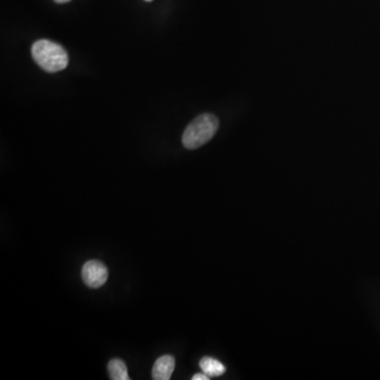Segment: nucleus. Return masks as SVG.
I'll list each match as a JSON object with an SVG mask.
<instances>
[{
	"label": "nucleus",
	"mask_w": 380,
	"mask_h": 380,
	"mask_svg": "<svg viewBox=\"0 0 380 380\" xmlns=\"http://www.w3.org/2000/svg\"><path fill=\"white\" fill-rule=\"evenodd\" d=\"M32 57L41 69L50 73L66 69L69 63L66 50L48 39H41L33 43Z\"/></svg>",
	"instance_id": "nucleus-1"
},
{
	"label": "nucleus",
	"mask_w": 380,
	"mask_h": 380,
	"mask_svg": "<svg viewBox=\"0 0 380 380\" xmlns=\"http://www.w3.org/2000/svg\"><path fill=\"white\" fill-rule=\"evenodd\" d=\"M219 128L216 115L204 113L192 120L184 131L182 143L188 149H197L210 142Z\"/></svg>",
	"instance_id": "nucleus-2"
},
{
	"label": "nucleus",
	"mask_w": 380,
	"mask_h": 380,
	"mask_svg": "<svg viewBox=\"0 0 380 380\" xmlns=\"http://www.w3.org/2000/svg\"><path fill=\"white\" fill-rule=\"evenodd\" d=\"M82 278L90 289H98L108 280V269L104 263L98 260H90L83 265Z\"/></svg>",
	"instance_id": "nucleus-3"
},
{
	"label": "nucleus",
	"mask_w": 380,
	"mask_h": 380,
	"mask_svg": "<svg viewBox=\"0 0 380 380\" xmlns=\"http://www.w3.org/2000/svg\"><path fill=\"white\" fill-rule=\"evenodd\" d=\"M175 360L173 356L164 355L155 360L153 368V379L169 380L175 371Z\"/></svg>",
	"instance_id": "nucleus-4"
},
{
	"label": "nucleus",
	"mask_w": 380,
	"mask_h": 380,
	"mask_svg": "<svg viewBox=\"0 0 380 380\" xmlns=\"http://www.w3.org/2000/svg\"><path fill=\"white\" fill-rule=\"evenodd\" d=\"M200 368L210 377L221 376L226 372L224 364L212 357L202 358L200 361Z\"/></svg>",
	"instance_id": "nucleus-5"
},
{
	"label": "nucleus",
	"mask_w": 380,
	"mask_h": 380,
	"mask_svg": "<svg viewBox=\"0 0 380 380\" xmlns=\"http://www.w3.org/2000/svg\"><path fill=\"white\" fill-rule=\"evenodd\" d=\"M108 372L110 379L112 380H129L130 377L128 375L126 364L123 360L115 359L110 360L108 364Z\"/></svg>",
	"instance_id": "nucleus-6"
},
{
	"label": "nucleus",
	"mask_w": 380,
	"mask_h": 380,
	"mask_svg": "<svg viewBox=\"0 0 380 380\" xmlns=\"http://www.w3.org/2000/svg\"><path fill=\"white\" fill-rule=\"evenodd\" d=\"M210 377L208 375H206L205 373L203 374H195V376H192V380H208Z\"/></svg>",
	"instance_id": "nucleus-7"
},
{
	"label": "nucleus",
	"mask_w": 380,
	"mask_h": 380,
	"mask_svg": "<svg viewBox=\"0 0 380 380\" xmlns=\"http://www.w3.org/2000/svg\"><path fill=\"white\" fill-rule=\"evenodd\" d=\"M57 4H67V2L71 1V0H54Z\"/></svg>",
	"instance_id": "nucleus-8"
},
{
	"label": "nucleus",
	"mask_w": 380,
	"mask_h": 380,
	"mask_svg": "<svg viewBox=\"0 0 380 380\" xmlns=\"http://www.w3.org/2000/svg\"><path fill=\"white\" fill-rule=\"evenodd\" d=\"M145 1H153V0H145Z\"/></svg>",
	"instance_id": "nucleus-9"
}]
</instances>
